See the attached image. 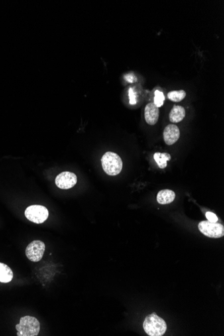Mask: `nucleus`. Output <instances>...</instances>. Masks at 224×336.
<instances>
[{
    "label": "nucleus",
    "instance_id": "obj_1",
    "mask_svg": "<svg viewBox=\"0 0 224 336\" xmlns=\"http://www.w3.org/2000/svg\"><path fill=\"white\" fill-rule=\"evenodd\" d=\"M143 327L145 332L150 336H161L167 329L165 321L156 313L148 315L144 321Z\"/></svg>",
    "mask_w": 224,
    "mask_h": 336
},
{
    "label": "nucleus",
    "instance_id": "obj_2",
    "mask_svg": "<svg viewBox=\"0 0 224 336\" xmlns=\"http://www.w3.org/2000/svg\"><path fill=\"white\" fill-rule=\"evenodd\" d=\"M40 323L35 317L25 316L22 317L19 324L16 325L18 336H36L40 331Z\"/></svg>",
    "mask_w": 224,
    "mask_h": 336
},
{
    "label": "nucleus",
    "instance_id": "obj_3",
    "mask_svg": "<svg viewBox=\"0 0 224 336\" xmlns=\"http://www.w3.org/2000/svg\"><path fill=\"white\" fill-rule=\"evenodd\" d=\"M101 164L105 173L110 176L120 174L123 166L121 158L112 152H105L101 158Z\"/></svg>",
    "mask_w": 224,
    "mask_h": 336
},
{
    "label": "nucleus",
    "instance_id": "obj_4",
    "mask_svg": "<svg viewBox=\"0 0 224 336\" xmlns=\"http://www.w3.org/2000/svg\"><path fill=\"white\" fill-rule=\"evenodd\" d=\"M48 213L46 207L42 205H34L26 208L25 216L26 218L35 223H42L48 219Z\"/></svg>",
    "mask_w": 224,
    "mask_h": 336
},
{
    "label": "nucleus",
    "instance_id": "obj_5",
    "mask_svg": "<svg viewBox=\"0 0 224 336\" xmlns=\"http://www.w3.org/2000/svg\"><path fill=\"white\" fill-rule=\"evenodd\" d=\"M198 228L203 235L209 238H219L224 236V227L220 223L203 221L199 223Z\"/></svg>",
    "mask_w": 224,
    "mask_h": 336
},
{
    "label": "nucleus",
    "instance_id": "obj_6",
    "mask_svg": "<svg viewBox=\"0 0 224 336\" xmlns=\"http://www.w3.org/2000/svg\"><path fill=\"white\" fill-rule=\"evenodd\" d=\"M45 251V244L40 240H34L27 246L26 255L32 262H38L43 257Z\"/></svg>",
    "mask_w": 224,
    "mask_h": 336
},
{
    "label": "nucleus",
    "instance_id": "obj_7",
    "mask_svg": "<svg viewBox=\"0 0 224 336\" xmlns=\"http://www.w3.org/2000/svg\"><path fill=\"white\" fill-rule=\"evenodd\" d=\"M77 182L76 175L71 172H63L57 175L55 183L61 189H69L74 187Z\"/></svg>",
    "mask_w": 224,
    "mask_h": 336
},
{
    "label": "nucleus",
    "instance_id": "obj_8",
    "mask_svg": "<svg viewBox=\"0 0 224 336\" xmlns=\"http://www.w3.org/2000/svg\"><path fill=\"white\" fill-rule=\"evenodd\" d=\"M163 137L164 142L167 145L175 144L180 137V130L178 126L174 124H169L164 128Z\"/></svg>",
    "mask_w": 224,
    "mask_h": 336
},
{
    "label": "nucleus",
    "instance_id": "obj_9",
    "mask_svg": "<svg viewBox=\"0 0 224 336\" xmlns=\"http://www.w3.org/2000/svg\"><path fill=\"white\" fill-rule=\"evenodd\" d=\"M144 118L146 122L149 125L153 126L157 123L159 118V109L153 103H150L146 105L144 109Z\"/></svg>",
    "mask_w": 224,
    "mask_h": 336
},
{
    "label": "nucleus",
    "instance_id": "obj_10",
    "mask_svg": "<svg viewBox=\"0 0 224 336\" xmlns=\"http://www.w3.org/2000/svg\"><path fill=\"white\" fill-rule=\"evenodd\" d=\"M186 115L184 107L180 105H174L169 114V119L173 123H178L184 119Z\"/></svg>",
    "mask_w": 224,
    "mask_h": 336
},
{
    "label": "nucleus",
    "instance_id": "obj_11",
    "mask_svg": "<svg viewBox=\"0 0 224 336\" xmlns=\"http://www.w3.org/2000/svg\"><path fill=\"white\" fill-rule=\"evenodd\" d=\"M175 198V193L172 190L164 189L158 192L156 199L158 203L162 205L169 204L172 203Z\"/></svg>",
    "mask_w": 224,
    "mask_h": 336
},
{
    "label": "nucleus",
    "instance_id": "obj_12",
    "mask_svg": "<svg viewBox=\"0 0 224 336\" xmlns=\"http://www.w3.org/2000/svg\"><path fill=\"white\" fill-rule=\"evenodd\" d=\"M13 272L11 268L4 263H0V282L7 283L13 278Z\"/></svg>",
    "mask_w": 224,
    "mask_h": 336
},
{
    "label": "nucleus",
    "instance_id": "obj_13",
    "mask_svg": "<svg viewBox=\"0 0 224 336\" xmlns=\"http://www.w3.org/2000/svg\"><path fill=\"white\" fill-rule=\"evenodd\" d=\"M154 158L158 164L160 169H164L167 166V161L171 159V156L169 153H160V152H156L154 154Z\"/></svg>",
    "mask_w": 224,
    "mask_h": 336
},
{
    "label": "nucleus",
    "instance_id": "obj_14",
    "mask_svg": "<svg viewBox=\"0 0 224 336\" xmlns=\"http://www.w3.org/2000/svg\"><path fill=\"white\" fill-rule=\"evenodd\" d=\"M186 97V92L184 90L173 91L168 93V98L175 102H179Z\"/></svg>",
    "mask_w": 224,
    "mask_h": 336
},
{
    "label": "nucleus",
    "instance_id": "obj_15",
    "mask_svg": "<svg viewBox=\"0 0 224 336\" xmlns=\"http://www.w3.org/2000/svg\"><path fill=\"white\" fill-rule=\"evenodd\" d=\"M154 104L157 107H160L163 105L164 101V95L161 91L156 90L154 93Z\"/></svg>",
    "mask_w": 224,
    "mask_h": 336
},
{
    "label": "nucleus",
    "instance_id": "obj_16",
    "mask_svg": "<svg viewBox=\"0 0 224 336\" xmlns=\"http://www.w3.org/2000/svg\"><path fill=\"white\" fill-rule=\"evenodd\" d=\"M205 216H206L207 220L210 221V222L216 223L218 221V218H217L216 215L215 213L209 212V211L206 213Z\"/></svg>",
    "mask_w": 224,
    "mask_h": 336
},
{
    "label": "nucleus",
    "instance_id": "obj_17",
    "mask_svg": "<svg viewBox=\"0 0 224 336\" xmlns=\"http://www.w3.org/2000/svg\"><path fill=\"white\" fill-rule=\"evenodd\" d=\"M129 97H130V102L131 104H135L136 103L135 96H134V93L132 89H130L129 90Z\"/></svg>",
    "mask_w": 224,
    "mask_h": 336
}]
</instances>
